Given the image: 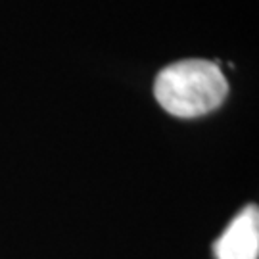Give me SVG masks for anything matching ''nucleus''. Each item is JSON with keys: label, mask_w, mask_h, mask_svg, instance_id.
<instances>
[{"label": "nucleus", "mask_w": 259, "mask_h": 259, "mask_svg": "<svg viewBox=\"0 0 259 259\" xmlns=\"http://www.w3.org/2000/svg\"><path fill=\"white\" fill-rule=\"evenodd\" d=\"M154 93L165 111L190 119L217 110L229 93V83L217 64L183 60L159 71Z\"/></svg>", "instance_id": "1"}, {"label": "nucleus", "mask_w": 259, "mask_h": 259, "mask_svg": "<svg viewBox=\"0 0 259 259\" xmlns=\"http://www.w3.org/2000/svg\"><path fill=\"white\" fill-rule=\"evenodd\" d=\"M217 259H257L259 257V211L257 205L244 207L221 238L213 246Z\"/></svg>", "instance_id": "2"}]
</instances>
